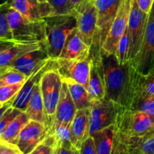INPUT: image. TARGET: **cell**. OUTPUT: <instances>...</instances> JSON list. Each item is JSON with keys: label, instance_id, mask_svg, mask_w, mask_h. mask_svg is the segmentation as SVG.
<instances>
[{"label": "cell", "instance_id": "7a4b0ae2", "mask_svg": "<svg viewBox=\"0 0 154 154\" xmlns=\"http://www.w3.org/2000/svg\"><path fill=\"white\" fill-rule=\"evenodd\" d=\"M8 20L12 37L19 43L40 42L46 45L47 29L45 20H29L11 6Z\"/></svg>", "mask_w": 154, "mask_h": 154}, {"label": "cell", "instance_id": "8992f818", "mask_svg": "<svg viewBox=\"0 0 154 154\" xmlns=\"http://www.w3.org/2000/svg\"><path fill=\"white\" fill-rule=\"evenodd\" d=\"M39 85L45 106L48 126L52 131L56 110L63 86V79L58 71L54 67V60L53 66L42 75Z\"/></svg>", "mask_w": 154, "mask_h": 154}, {"label": "cell", "instance_id": "9c48e42d", "mask_svg": "<svg viewBox=\"0 0 154 154\" xmlns=\"http://www.w3.org/2000/svg\"><path fill=\"white\" fill-rule=\"evenodd\" d=\"M132 65L143 75H147L154 68V2L148 15L141 50Z\"/></svg>", "mask_w": 154, "mask_h": 154}, {"label": "cell", "instance_id": "836d02e7", "mask_svg": "<svg viewBox=\"0 0 154 154\" xmlns=\"http://www.w3.org/2000/svg\"><path fill=\"white\" fill-rule=\"evenodd\" d=\"M56 144H57V140L54 135L51 134L29 154H52Z\"/></svg>", "mask_w": 154, "mask_h": 154}, {"label": "cell", "instance_id": "d4e9b609", "mask_svg": "<svg viewBox=\"0 0 154 154\" xmlns=\"http://www.w3.org/2000/svg\"><path fill=\"white\" fill-rule=\"evenodd\" d=\"M63 80L67 84L69 93L75 102L77 110L90 108L91 105V101L87 88L70 78H66Z\"/></svg>", "mask_w": 154, "mask_h": 154}, {"label": "cell", "instance_id": "e0dca14e", "mask_svg": "<svg viewBox=\"0 0 154 154\" xmlns=\"http://www.w3.org/2000/svg\"><path fill=\"white\" fill-rule=\"evenodd\" d=\"M90 57V47L81 38L76 28L69 35L58 58L69 60H83Z\"/></svg>", "mask_w": 154, "mask_h": 154}, {"label": "cell", "instance_id": "8d00e7d4", "mask_svg": "<svg viewBox=\"0 0 154 154\" xmlns=\"http://www.w3.org/2000/svg\"><path fill=\"white\" fill-rule=\"evenodd\" d=\"M55 154H80V150L75 148L70 141L57 142L54 148Z\"/></svg>", "mask_w": 154, "mask_h": 154}, {"label": "cell", "instance_id": "f35d334b", "mask_svg": "<svg viewBox=\"0 0 154 154\" xmlns=\"http://www.w3.org/2000/svg\"><path fill=\"white\" fill-rule=\"evenodd\" d=\"M0 154H23L16 144L0 139Z\"/></svg>", "mask_w": 154, "mask_h": 154}, {"label": "cell", "instance_id": "7c38bea8", "mask_svg": "<svg viewBox=\"0 0 154 154\" xmlns=\"http://www.w3.org/2000/svg\"><path fill=\"white\" fill-rule=\"evenodd\" d=\"M132 0H123L120 4L108 36L102 48L101 54H115L117 44L128 26Z\"/></svg>", "mask_w": 154, "mask_h": 154}, {"label": "cell", "instance_id": "2e32d148", "mask_svg": "<svg viewBox=\"0 0 154 154\" xmlns=\"http://www.w3.org/2000/svg\"><path fill=\"white\" fill-rule=\"evenodd\" d=\"M90 108L78 110L72 123L70 141L79 150L83 143L90 136Z\"/></svg>", "mask_w": 154, "mask_h": 154}, {"label": "cell", "instance_id": "277c9868", "mask_svg": "<svg viewBox=\"0 0 154 154\" xmlns=\"http://www.w3.org/2000/svg\"><path fill=\"white\" fill-rule=\"evenodd\" d=\"M123 0H94L97 10V25L90 47L92 60H100L102 48L108 36L120 4Z\"/></svg>", "mask_w": 154, "mask_h": 154}, {"label": "cell", "instance_id": "7dc6e473", "mask_svg": "<svg viewBox=\"0 0 154 154\" xmlns=\"http://www.w3.org/2000/svg\"><path fill=\"white\" fill-rule=\"evenodd\" d=\"M52 154H55V153H54V152L52 153Z\"/></svg>", "mask_w": 154, "mask_h": 154}, {"label": "cell", "instance_id": "44dd1931", "mask_svg": "<svg viewBox=\"0 0 154 154\" xmlns=\"http://www.w3.org/2000/svg\"><path fill=\"white\" fill-rule=\"evenodd\" d=\"M89 78L88 91L91 103L95 101L101 100L105 98V86L104 80L102 60H92Z\"/></svg>", "mask_w": 154, "mask_h": 154}, {"label": "cell", "instance_id": "f1b7e54d", "mask_svg": "<svg viewBox=\"0 0 154 154\" xmlns=\"http://www.w3.org/2000/svg\"><path fill=\"white\" fill-rule=\"evenodd\" d=\"M129 46L130 40L128 28H126L117 44L115 52V56L120 65H124L129 62Z\"/></svg>", "mask_w": 154, "mask_h": 154}, {"label": "cell", "instance_id": "f546056e", "mask_svg": "<svg viewBox=\"0 0 154 154\" xmlns=\"http://www.w3.org/2000/svg\"><path fill=\"white\" fill-rule=\"evenodd\" d=\"M135 92L147 96H154V68L147 75L138 73Z\"/></svg>", "mask_w": 154, "mask_h": 154}, {"label": "cell", "instance_id": "9a60e30c", "mask_svg": "<svg viewBox=\"0 0 154 154\" xmlns=\"http://www.w3.org/2000/svg\"><path fill=\"white\" fill-rule=\"evenodd\" d=\"M11 6L29 20H41L54 15V11L49 2L11 0Z\"/></svg>", "mask_w": 154, "mask_h": 154}, {"label": "cell", "instance_id": "484cf974", "mask_svg": "<svg viewBox=\"0 0 154 154\" xmlns=\"http://www.w3.org/2000/svg\"><path fill=\"white\" fill-rule=\"evenodd\" d=\"M29 120L30 118L28 114L23 111L6 128L4 133L2 135L1 140L17 145L18 137L21 130Z\"/></svg>", "mask_w": 154, "mask_h": 154}, {"label": "cell", "instance_id": "d6986e66", "mask_svg": "<svg viewBox=\"0 0 154 154\" xmlns=\"http://www.w3.org/2000/svg\"><path fill=\"white\" fill-rule=\"evenodd\" d=\"M77 111L78 110L69 93L67 84L63 80V86L56 110L54 122L71 125Z\"/></svg>", "mask_w": 154, "mask_h": 154}, {"label": "cell", "instance_id": "e575fe53", "mask_svg": "<svg viewBox=\"0 0 154 154\" xmlns=\"http://www.w3.org/2000/svg\"><path fill=\"white\" fill-rule=\"evenodd\" d=\"M22 112L23 111H21L20 110L14 108L12 106L6 111V112L5 113L4 115L0 120V139L8 125Z\"/></svg>", "mask_w": 154, "mask_h": 154}, {"label": "cell", "instance_id": "603a6c76", "mask_svg": "<svg viewBox=\"0 0 154 154\" xmlns=\"http://www.w3.org/2000/svg\"><path fill=\"white\" fill-rule=\"evenodd\" d=\"M116 135L115 125L92 134L97 154H111Z\"/></svg>", "mask_w": 154, "mask_h": 154}, {"label": "cell", "instance_id": "30bf717a", "mask_svg": "<svg viewBox=\"0 0 154 154\" xmlns=\"http://www.w3.org/2000/svg\"><path fill=\"white\" fill-rule=\"evenodd\" d=\"M119 107L105 98L92 102L90 107V135L115 125Z\"/></svg>", "mask_w": 154, "mask_h": 154}, {"label": "cell", "instance_id": "83f0119b", "mask_svg": "<svg viewBox=\"0 0 154 154\" xmlns=\"http://www.w3.org/2000/svg\"><path fill=\"white\" fill-rule=\"evenodd\" d=\"M11 7V0L0 4V39L14 40L8 20V11Z\"/></svg>", "mask_w": 154, "mask_h": 154}, {"label": "cell", "instance_id": "b9f144b4", "mask_svg": "<svg viewBox=\"0 0 154 154\" xmlns=\"http://www.w3.org/2000/svg\"><path fill=\"white\" fill-rule=\"evenodd\" d=\"M17 42L14 40H6V39H0V54L5 50L11 48L14 45H16Z\"/></svg>", "mask_w": 154, "mask_h": 154}, {"label": "cell", "instance_id": "7402d4cb", "mask_svg": "<svg viewBox=\"0 0 154 154\" xmlns=\"http://www.w3.org/2000/svg\"><path fill=\"white\" fill-rule=\"evenodd\" d=\"M119 135L131 154H154V129L137 137H127L120 133Z\"/></svg>", "mask_w": 154, "mask_h": 154}, {"label": "cell", "instance_id": "1f68e13d", "mask_svg": "<svg viewBox=\"0 0 154 154\" xmlns=\"http://www.w3.org/2000/svg\"><path fill=\"white\" fill-rule=\"evenodd\" d=\"M71 128H72V124H65V123L54 122L51 134L54 135L57 142L70 141Z\"/></svg>", "mask_w": 154, "mask_h": 154}, {"label": "cell", "instance_id": "ffe728a7", "mask_svg": "<svg viewBox=\"0 0 154 154\" xmlns=\"http://www.w3.org/2000/svg\"><path fill=\"white\" fill-rule=\"evenodd\" d=\"M46 48V45L40 42L33 43H17L11 48L5 50L0 54V75L22 56L35 51ZM47 49V48H46Z\"/></svg>", "mask_w": 154, "mask_h": 154}, {"label": "cell", "instance_id": "ba28073f", "mask_svg": "<svg viewBox=\"0 0 154 154\" xmlns=\"http://www.w3.org/2000/svg\"><path fill=\"white\" fill-rule=\"evenodd\" d=\"M70 14L76 18L77 29L81 38L89 47H91L98 19L94 0H84Z\"/></svg>", "mask_w": 154, "mask_h": 154}, {"label": "cell", "instance_id": "ab89813d", "mask_svg": "<svg viewBox=\"0 0 154 154\" xmlns=\"http://www.w3.org/2000/svg\"><path fill=\"white\" fill-rule=\"evenodd\" d=\"M80 154H97L95 147L94 141L92 136H90L81 145L79 149Z\"/></svg>", "mask_w": 154, "mask_h": 154}, {"label": "cell", "instance_id": "5bb4252c", "mask_svg": "<svg viewBox=\"0 0 154 154\" xmlns=\"http://www.w3.org/2000/svg\"><path fill=\"white\" fill-rule=\"evenodd\" d=\"M53 66V60L51 59L47 63L41 65L26 81L22 88L17 93L12 102V107L25 112L30 99L33 94L36 85L40 82L42 75Z\"/></svg>", "mask_w": 154, "mask_h": 154}, {"label": "cell", "instance_id": "74e56055", "mask_svg": "<svg viewBox=\"0 0 154 154\" xmlns=\"http://www.w3.org/2000/svg\"><path fill=\"white\" fill-rule=\"evenodd\" d=\"M111 154H131L127 146L116 130L115 138Z\"/></svg>", "mask_w": 154, "mask_h": 154}, {"label": "cell", "instance_id": "d6a6232c", "mask_svg": "<svg viewBox=\"0 0 154 154\" xmlns=\"http://www.w3.org/2000/svg\"><path fill=\"white\" fill-rule=\"evenodd\" d=\"M23 84L24 83H20L0 87V102L5 104L9 101L14 100Z\"/></svg>", "mask_w": 154, "mask_h": 154}, {"label": "cell", "instance_id": "52a82bcc", "mask_svg": "<svg viewBox=\"0 0 154 154\" xmlns=\"http://www.w3.org/2000/svg\"><path fill=\"white\" fill-rule=\"evenodd\" d=\"M149 14L144 13L138 6L136 0L131 2V9L128 22L130 46H129V62L135 60L141 50L147 26Z\"/></svg>", "mask_w": 154, "mask_h": 154}, {"label": "cell", "instance_id": "4dcf8cb0", "mask_svg": "<svg viewBox=\"0 0 154 154\" xmlns=\"http://www.w3.org/2000/svg\"><path fill=\"white\" fill-rule=\"evenodd\" d=\"M28 77L14 69H8L0 75V87L25 83Z\"/></svg>", "mask_w": 154, "mask_h": 154}, {"label": "cell", "instance_id": "3957f363", "mask_svg": "<svg viewBox=\"0 0 154 154\" xmlns=\"http://www.w3.org/2000/svg\"><path fill=\"white\" fill-rule=\"evenodd\" d=\"M46 22V48L51 59L58 58L69 35L77 27L76 18L71 14L51 15L45 19Z\"/></svg>", "mask_w": 154, "mask_h": 154}, {"label": "cell", "instance_id": "4fadbf2b", "mask_svg": "<svg viewBox=\"0 0 154 154\" xmlns=\"http://www.w3.org/2000/svg\"><path fill=\"white\" fill-rule=\"evenodd\" d=\"M51 134L47 125L30 120L21 130L17 146L23 154H29Z\"/></svg>", "mask_w": 154, "mask_h": 154}, {"label": "cell", "instance_id": "5b68a950", "mask_svg": "<svg viewBox=\"0 0 154 154\" xmlns=\"http://www.w3.org/2000/svg\"><path fill=\"white\" fill-rule=\"evenodd\" d=\"M115 127L125 136H140L154 129V115L119 107Z\"/></svg>", "mask_w": 154, "mask_h": 154}, {"label": "cell", "instance_id": "60d3db41", "mask_svg": "<svg viewBox=\"0 0 154 154\" xmlns=\"http://www.w3.org/2000/svg\"><path fill=\"white\" fill-rule=\"evenodd\" d=\"M136 2L141 11L144 13L149 14L153 6L154 0H136Z\"/></svg>", "mask_w": 154, "mask_h": 154}, {"label": "cell", "instance_id": "ee69618b", "mask_svg": "<svg viewBox=\"0 0 154 154\" xmlns=\"http://www.w3.org/2000/svg\"><path fill=\"white\" fill-rule=\"evenodd\" d=\"M84 0H69V12L71 13L72 10L75 8L79 4H81Z\"/></svg>", "mask_w": 154, "mask_h": 154}, {"label": "cell", "instance_id": "d590c367", "mask_svg": "<svg viewBox=\"0 0 154 154\" xmlns=\"http://www.w3.org/2000/svg\"><path fill=\"white\" fill-rule=\"evenodd\" d=\"M54 11V15L68 14L69 0H48Z\"/></svg>", "mask_w": 154, "mask_h": 154}, {"label": "cell", "instance_id": "bcb514c9", "mask_svg": "<svg viewBox=\"0 0 154 154\" xmlns=\"http://www.w3.org/2000/svg\"><path fill=\"white\" fill-rule=\"evenodd\" d=\"M2 105H3V104H2V103H1V102H0V107H1Z\"/></svg>", "mask_w": 154, "mask_h": 154}, {"label": "cell", "instance_id": "4316f807", "mask_svg": "<svg viewBox=\"0 0 154 154\" xmlns=\"http://www.w3.org/2000/svg\"><path fill=\"white\" fill-rule=\"evenodd\" d=\"M129 109L154 115V96H147L135 92Z\"/></svg>", "mask_w": 154, "mask_h": 154}, {"label": "cell", "instance_id": "cb8c5ba5", "mask_svg": "<svg viewBox=\"0 0 154 154\" xmlns=\"http://www.w3.org/2000/svg\"><path fill=\"white\" fill-rule=\"evenodd\" d=\"M25 112L28 114L30 120L40 122L48 126L39 83L36 85Z\"/></svg>", "mask_w": 154, "mask_h": 154}, {"label": "cell", "instance_id": "6da1fadb", "mask_svg": "<svg viewBox=\"0 0 154 154\" xmlns=\"http://www.w3.org/2000/svg\"><path fill=\"white\" fill-rule=\"evenodd\" d=\"M105 86V99L129 108L136 91L138 72L130 62L119 64L115 54H101Z\"/></svg>", "mask_w": 154, "mask_h": 154}, {"label": "cell", "instance_id": "7bdbcfd3", "mask_svg": "<svg viewBox=\"0 0 154 154\" xmlns=\"http://www.w3.org/2000/svg\"><path fill=\"white\" fill-rule=\"evenodd\" d=\"M12 102H13V100H11L9 102H6V103L3 104L1 107H0V120L2 117V116L4 115L5 113L6 112L8 109L10 107L12 106Z\"/></svg>", "mask_w": 154, "mask_h": 154}, {"label": "cell", "instance_id": "ac0fdd59", "mask_svg": "<svg viewBox=\"0 0 154 154\" xmlns=\"http://www.w3.org/2000/svg\"><path fill=\"white\" fill-rule=\"evenodd\" d=\"M51 60L46 48L35 50L16 60L8 69H17L29 77L38 66Z\"/></svg>", "mask_w": 154, "mask_h": 154}, {"label": "cell", "instance_id": "f6af8a7d", "mask_svg": "<svg viewBox=\"0 0 154 154\" xmlns=\"http://www.w3.org/2000/svg\"><path fill=\"white\" fill-rule=\"evenodd\" d=\"M41 1H43V2H48V0H41Z\"/></svg>", "mask_w": 154, "mask_h": 154}, {"label": "cell", "instance_id": "8fae6325", "mask_svg": "<svg viewBox=\"0 0 154 154\" xmlns=\"http://www.w3.org/2000/svg\"><path fill=\"white\" fill-rule=\"evenodd\" d=\"M53 60L54 67L58 71L62 79L70 78L88 89L91 57L83 60L57 58Z\"/></svg>", "mask_w": 154, "mask_h": 154}]
</instances>
